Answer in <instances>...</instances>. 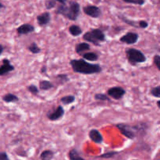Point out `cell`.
Returning a JSON list of instances; mask_svg holds the SVG:
<instances>
[{
  "label": "cell",
  "mask_w": 160,
  "mask_h": 160,
  "mask_svg": "<svg viewBox=\"0 0 160 160\" xmlns=\"http://www.w3.org/2000/svg\"><path fill=\"white\" fill-rule=\"evenodd\" d=\"M82 38L87 43H92L95 46H101L102 42L106 41V36L105 33L99 28H92L83 34Z\"/></svg>",
  "instance_id": "cell-3"
},
{
  "label": "cell",
  "mask_w": 160,
  "mask_h": 160,
  "mask_svg": "<svg viewBox=\"0 0 160 160\" xmlns=\"http://www.w3.org/2000/svg\"><path fill=\"white\" fill-rule=\"evenodd\" d=\"M5 9H6V6H5V5H3L2 3L0 2V12L2 10H4Z\"/></svg>",
  "instance_id": "cell-37"
},
{
  "label": "cell",
  "mask_w": 160,
  "mask_h": 160,
  "mask_svg": "<svg viewBox=\"0 0 160 160\" xmlns=\"http://www.w3.org/2000/svg\"><path fill=\"white\" fill-rule=\"evenodd\" d=\"M27 89L30 93L32 94L33 95H38L39 93V88L38 87L35 85V84H30L27 87Z\"/></svg>",
  "instance_id": "cell-28"
},
{
  "label": "cell",
  "mask_w": 160,
  "mask_h": 160,
  "mask_svg": "<svg viewBox=\"0 0 160 160\" xmlns=\"http://www.w3.org/2000/svg\"><path fill=\"white\" fill-rule=\"evenodd\" d=\"M55 12L71 21H76L81 14V5L76 1H70L68 4L58 6Z\"/></svg>",
  "instance_id": "cell-2"
},
{
  "label": "cell",
  "mask_w": 160,
  "mask_h": 160,
  "mask_svg": "<svg viewBox=\"0 0 160 160\" xmlns=\"http://www.w3.org/2000/svg\"><path fill=\"white\" fill-rule=\"evenodd\" d=\"M69 33L71 34L73 37H79L80 35H81L83 33L82 29L80 26L77 24H72L70 25V28L68 29Z\"/></svg>",
  "instance_id": "cell-17"
},
{
  "label": "cell",
  "mask_w": 160,
  "mask_h": 160,
  "mask_svg": "<svg viewBox=\"0 0 160 160\" xmlns=\"http://www.w3.org/2000/svg\"><path fill=\"white\" fill-rule=\"evenodd\" d=\"M94 98L96 101H102V102H110L111 99L106 94L104 93H96L94 95Z\"/></svg>",
  "instance_id": "cell-25"
},
{
  "label": "cell",
  "mask_w": 160,
  "mask_h": 160,
  "mask_svg": "<svg viewBox=\"0 0 160 160\" xmlns=\"http://www.w3.org/2000/svg\"><path fill=\"white\" fill-rule=\"evenodd\" d=\"M75 96L73 95H68L60 98V102L64 106H68V105L73 104L75 102Z\"/></svg>",
  "instance_id": "cell-20"
},
{
  "label": "cell",
  "mask_w": 160,
  "mask_h": 160,
  "mask_svg": "<svg viewBox=\"0 0 160 160\" xmlns=\"http://www.w3.org/2000/svg\"><path fill=\"white\" fill-rule=\"evenodd\" d=\"M45 6L47 10L54 9L56 6V2L54 1V0H46L45 2Z\"/></svg>",
  "instance_id": "cell-29"
},
{
  "label": "cell",
  "mask_w": 160,
  "mask_h": 160,
  "mask_svg": "<svg viewBox=\"0 0 160 160\" xmlns=\"http://www.w3.org/2000/svg\"><path fill=\"white\" fill-rule=\"evenodd\" d=\"M83 12L85 15L92 17V18H99L101 17L102 12L98 6L94 5H88L83 7Z\"/></svg>",
  "instance_id": "cell-7"
},
{
  "label": "cell",
  "mask_w": 160,
  "mask_h": 160,
  "mask_svg": "<svg viewBox=\"0 0 160 160\" xmlns=\"http://www.w3.org/2000/svg\"><path fill=\"white\" fill-rule=\"evenodd\" d=\"M139 40V34L136 32H128L120 38V42L126 45H134Z\"/></svg>",
  "instance_id": "cell-9"
},
{
  "label": "cell",
  "mask_w": 160,
  "mask_h": 160,
  "mask_svg": "<svg viewBox=\"0 0 160 160\" xmlns=\"http://www.w3.org/2000/svg\"><path fill=\"white\" fill-rule=\"evenodd\" d=\"M38 87L39 90H42L45 92V91H48L54 88V84L50 81H48V80H40L39 81Z\"/></svg>",
  "instance_id": "cell-15"
},
{
  "label": "cell",
  "mask_w": 160,
  "mask_h": 160,
  "mask_svg": "<svg viewBox=\"0 0 160 160\" xmlns=\"http://www.w3.org/2000/svg\"><path fill=\"white\" fill-rule=\"evenodd\" d=\"M36 20H37V23L40 27L48 26L51 22V13L48 11L42 12L37 16Z\"/></svg>",
  "instance_id": "cell-12"
},
{
  "label": "cell",
  "mask_w": 160,
  "mask_h": 160,
  "mask_svg": "<svg viewBox=\"0 0 160 160\" xmlns=\"http://www.w3.org/2000/svg\"><path fill=\"white\" fill-rule=\"evenodd\" d=\"M47 70H48V68H47V66L46 65H43L42 67L40 70V73L42 74H46L47 73Z\"/></svg>",
  "instance_id": "cell-33"
},
{
  "label": "cell",
  "mask_w": 160,
  "mask_h": 160,
  "mask_svg": "<svg viewBox=\"0 0 160 160\" xmlns=\"http://www.w3.org/2000/svg\"><path fill=\"white\" fill-rule=\"evenodd\" d=\"M153 62H154L155 66L158 69V70H160V56L159 54L155 55L154 57H153Z\"/></svg>",
  "instance_id": "cell-30"
},
{
  "label": "cell",
  "mask_w": 160,
  "mask_h": 160,
  "mask_svg": "<svg viewBox=\"0 0 160 160\" xmlns=\"http://www.w3.org/2000/svg\"><path fill=\"white\" fill-rule=\"evenodd\" d=\"M156 105H157V107L160 109V100L158 99L157 100V102H156Z\"/></svg>",
  "instance_id": "cell-39"
},
{
  "label": "cell",
  "mask_w": 160,
  "mask_h": 160,
  "mask_svg": "<svg viewBox=\"0 0 160 160\" xmlns=\"http://www.w3.org/2000/svg\"><path fill=\"white\" fill-rule=\"evenodd\" d=\"M65 114V109L62 106H58L52 111H50L47 113L46 117L50 121H58L63 117Z\"/></svg>",
  "instance_id": "cell-8"
},
{
  "label": "cell",
  "mask_w": 160,
  "mask_h": 160,
  "mask_svg": "<svg viewBox=\"0 0 160 160\" xmlns=\"http://www.w3.org/2000/svg\"><path fill=\"white\" fill-rule=\"evenodd\" d=\"M35 31V28L34 26H33L31 23H23L20 26H19L17 28V33L18 34V36H22V35H27V34H29L31 33L34 32Z\"/></svg>",
  "instance_id": "cell-11"
},
{
  "label": "cell",
  "mask_w": 160,
  "mask_h": 160,
  "mask_svg": "<svg viewBox=\"0 0 160 160\" xmlns=\"http://www.w3.org/2000/svg\"><path fill=\"white\" fill-rule=\"evenodd\" d=\"M137 1V5L138 6H143L145 3V0H136Z\"/></svg>",
  "instance_id": "cell-36"
},
{
  "label": "cell",
  "mask_w": 160,
  "mask_h": 160,
  "mask_svg": "<svg viewBox=\"0 0 160 160\" xmlns=\"http://www.w3.org/2000/svg\"><path fill=\"white\" fill-rule=\"evenodd\" d=\"M55 78H56V81L59 84H62V85L70 81V78H69L68 74H67V73H59V74L55 77Z\"/></svg>",
  "instance_id": "cell-23"
},
{
  "label": "cell",
  "mask_w": 160,
  "mask_h": 160,
  "mask_svg": "<svg viewBox=\"0 0 160 160\" xmlns=\"http://www.w3.org/2000/svg\"><path fill=\"white\" fill-rule=\"evenodd\" d=\"M3 52H4V47H3L2 45H1V44H0V56L2 54Z\"/></svg>",
  "instance_id": "cell-38"
},
{
  "label": "cell",
  "mask_w": 160,
  "mask_h": 160,
  "mask_svg": "<svg viewBox=\"0 0 160 160\" xmlns=\"http://www.w3.org/2000/svg\"><path fill=\"white\" fill-rule=\"evenodd\" d=\"M124 2L128 3V4H134V5H137V1L136 0H122Z\"/></svg>",
  "instance_id": "cell-34"
},
{
  "label": "cell",
  "mask_w": 160,
  "mask_h": 160,
  "mask_svg": "<svg viewBox=\"0 0 160 160\" xmlns=\"http://www.w3.org/2000/svg\"><path fill=\"white\" fill-rule=\"evenodd\" d=\"M69 64L74 73L80 74H98L102 72V67L99 64L92 63L83 59H70Z\"/></svg>",
  "instance_id": "cell-1"
},
{
  "label": "cell",
  "mask_w": 160,
  "mask_h": 160,
  "mask_svg": "<svg viewBox=\"0 0 160 160\" xmlns=\"http://www.w3.org/2000/svg\"><path fill=\"white\" fill-rule=\"evenodd\" d=\"M119 153L120 152H117V151L107 152L103 153V154L98 156V158H100V159H112V158L115 157L117 155H118Z\"/></svg>",
  "instance_id": "cell-26"
},
{
  "label": "cell",
  "mask_w": 160,
  "mask_h": 160,
  "mask_svg": "<svg viewBox=\"0 0 160 160\" xmlns=\"http://www.w3.org/2000/svg\"><path fill=\"white\" fill-rule=\"evenodd\" d=\"M68 158L70 160H86L81 156L79 152L76 148H73L69 151Z\"/></svg>",
  "instance_id": "cell-19"
},
{
  "label": "cell",
  "mask_w": 160,
  "mask_h": 160,
  "mask_svg": "<svg viewBox=\"0 0 160 160\" xmlns=\"http://www.w3.org/2000/svg\"><path fill=\"white\" fill-rule=\"evenodd\" d=\"M15 70V67L11 63L10 60L4 59L2 61V65L0 66V76H5Z\"/></svg>",
  "instance_id": "cell-10"
},
{
  "label": "cell",
  "mask_w": 160,
  "mask_h": 160,
  "mask_svg": "<svg viewBox=\"0 0 160 160\" xmlns=\"http://www.w3.org/2000/svg\"><path fill=\"white\" fill-rule=\"evenodd\" d=\"M126 94V90L120 86H114L107 90L106 95L115 100H120Z\"/></svg>",
  "instance_id": "cell-6"
},
{
  "label": "cell",
  "mask_w": 160,
  "mask_h": 160,
  "mask_svg": "<svg viewBox=\"0 0 160 160\" xmlns=\"http://www.w3.org/2000/svg\"><path fill=\"white\" fill-rule=\"evenodd\" d=\"M118 18L120 19V20H121L123 23L129 25V26L134 27V28H139L138 21H134V20H130V19L127 18V17H125L123 15H121V14H119Z\"/></svg>",
  "instance_id": "cell-21"
},
{
  "label": "cell",
  "mask_w": 160,
  "mask_h": 160,
  "mask_svg": "<svg viewBox=\"0 0 160 160\" xmlns=\"http://www.w3.org/2000/svg\"><path fill=\"white\" fill-rule=\"evenodd\" d=\"M56 2H59L60 5H65L67 4V2H68V0H54Z\"/></svg>",
  "instance_id": "cell-35"
},
{
  "label": "cell",
  "mask_w": 160,
  "mask_h": 160,
  "mask_svg": "<svg viewBox=\"0 0 160 160\" xmlns=\"http://www.w3.org/2000/svg\"><path fill=\"white\" fill-rule=\"evenodd\" d=\"M133 160H138V159H133Z\"/></svg>",
  "instance_id": "cell-40"
},
{
  "label": "cell",
  "mask_w": 160,
  "mask_h": 160,
  "mask_svg": "<svg viewBox=\"0 0 160 160\" xmlns=\"http://www.w3.org/2000/svg\"><path fill=\"white\" fill-rule=\"evenodd\" d=\"M0 160H11L6 152H0Z\"/></svg>",
  "instance_id": "cell-32"
},
{
  "label": "cell",
  "mask_w": 160,
  "mask_h": 160,
  "mask_svg": "<svg viewBox=\"0 0 160 160\" xmlns=\"http://www.w3.org/2000/svg\"><path fill=\"white\" fill-rule=\"evenodd\" d=\"M146 123H141L139 125H131L124 123H119L115 124V127L120 131L123 136L129 140H134L137 136L138 133L140 132L142 130L143 127H145Z\"/></svg>",
  "instance_id": "cell-4"
},
{
  "label": "cell",
  "mask_w": 160,
  "mask_h": 160,
  "mask_svg": "<svg viewBox=\"0 0 160 160\" xmlns=\"http://www.w3.org/2000/svg\"><path fill=\"white\" fill-rule=\"evenodd\" d=\"M138 27L140 29H146L148 27V23L146 21V20H139L138 21Z\"/></svg>",
  "instance_id": "cell-31"
},
{
  "label": "cell",
  "mask_w": 160,
  "mask_h": 160,
  "mask_svg": "<svg viewBox=\"0 0 160 160\" xmlns=\"http://www.w3.org/2000/svg\"><path fill=\"white\" fill-rule=\"evenodd\" d=\"M82 59L89 62H96L99 59V56L93 52H87L82 55Z\"/></svg>",
  "instance_id": "cell-16"
},
{
  "label": "cell",
  "mask_w": 160,
  "mask_h": 160,
  "mask_svg": "<svg viewBox=\"0 0 160 160\" xmlns=\"http://www.w3.org/2000/svg\"><path fill=\"white\" fill-rule=\"evenodd\" d=\"M28 49L30 52L34 55L39 54V53H41V52H42V48L38 45V44L36 43V42H31V43L28 45Z\"/></svg>",
  "instance_id": "cell-24"
},
{
  "label": "cell",
  "mask_w": 160,
  "mask_h": 160,
  "mask_svg": "<svg viewBox=\"0 0 160 160\" xmlns=\"http://www.w3.org/2000/svg\"><path fill=\"white\" fill-rule=\"evenodd\" d=\"M3 102L6 103H16L19 102V97L17 95H14L12 93H7L5 95H3L2 98Z\"/></svg>",
  "instance_id": "cell-18"
},
{
  "label": "cell",
  "mask_w": 160,
  "mask_h": 160,
  "mask_svg": "<svg viewBox=\"0 0 160 160\" xmlns=\"http://www.w3.org/2000/svg\"><path fill=\"white\" fill-rule=\"evenodd\" d=\"M54 152L52 150H44L40 154V159L41 160H52L54 157Z\"/></svg>",
  "instance_id": "cell-22"
},
{
  "label": "cell",
  "mask_w": 160,
  "mask_h": 160,
  "mask_svg": "<svg viewBox=\"0 0 160 160\" xmlns=\"http://www.w3.org/2000/svg\"><path fill=\"white\" fill-rule=\"evenodd\" d=\"M88 137L92 142L96 144H102L103 142L102 134L98 129H91L88 133Z\"/></svg>",
  "instance_id": "cell-13"
},
{
  "label": "cell",
  "mask_w": 160,
  "mask_h": 160,
  "mask_svg": "<svg viewBox=\"0 0 160 160\" xmlns=\"http://www.w3.org/2000/svg\"><path fill=\"white\" fill-rule=\"evenodd\" d=\"M150 94L152 95L154 98H160V86L157 85L156 87L152 88L150 90Z\"/></svg>",
  "instance_id": "cell-27"
},
{
  "label": "cell",
  "mask_w": 160,
  "mask_h": 160,
  "mask_svg": "<svg viewBox=\"0 0 160 160\" xmlns=\"http://www.w3.org/2000/svg\"><path fill=\"white\" fill-rule=\"evenodd\" d=\"M91 48L90 44L87 43V42H80V43H77L75 45V52L79 56H82L84 53L87 52L89 51Z\"/></svg>",
  "instance_id": "cell-14"
},
{
  "label": "cell",
  "mask_w": 160,
  "mask_h": 160,
  "mask_svg": "<svg viewBox=\"0 0 160 160\" xmlns=\"http://www.w3.org/2000/svg\"><path fill=\"white\" fill-rule=\"evenodd\" d=\"M125 55L128 62L132 66L144 63L147 60L145 55L141 50L135 48H127L125 49Z\"/></svg>",
  "instance_id": "cell-5"
}]
</instances>
